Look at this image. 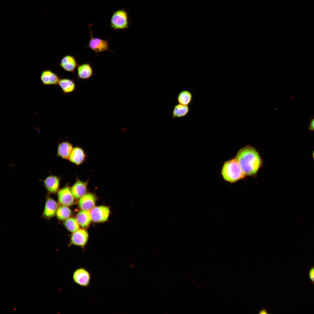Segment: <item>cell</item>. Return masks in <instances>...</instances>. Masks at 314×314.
Segmentation results:
<instances>
[{"label": "cell", "instance_id": "5", "mask_svg": "<svg viewBox=\"0 0 314 314\" xmlns=\"http://www.w3.org/2000/svg\"><path fill=\"white\" fill-rule=\"evenodd\" d=\"M89 28L90 38L87 47L90 48L96 53L108 51L112 53L109 49L108 42L109 40H105L102 39L94 37L92 34L91 29V25H88Z\"/></svg>", "mask_w": 314, "mask_h": 314}, {"label": "cell", "instance_id": "24", "mask_svg": "<svg viewBox=\"0 0 314 314\" xmlns=\"http://www.w3.org/2000/svg\"><path fill=\"white\" fill-rule=\"evenodd\" d=\"M308 275L311 283L314 285V265L312 266L309 269Z\"/></svg>", "mask_w": 314, "mask_h": 314}, {"label": "cell", "instance_id": "23", "mask_svg": "<svg viewBox=\"0 0 314 314\" xmlns=\"http://www.w3.org/2000/svg\"><path fill=\"white\" fill-rule=\"evenodd\" d=\"M64 225L67 229L71 232H74L79 230V224L74 218H70L66 220Z\"/></svg>", "mask_w": 314, "mask_h": 314}, {"label": "cell", "instance_id": "14", "mask_svg": "<svg viewBox=\"0 0 314 314\" xmlns=\"http://www.w3.org/2000/svg\"><path fill=\"white\" fill-rule=\"evenodd\" d=\"M96 200V197L93 194L86 193L80 198L78 205L81 209L88 211L94 208Z\"/></svg>", "mask_w": 314, "mask_h": 314}, {"label": "cell", "instance_id": "26", "mask_svg": "<svg viewBox=\"0 0 314 314\" xmlns=\"http://www.w3.org/2000/svg\"><path fill=\"white\" fill-rule=\"evenodd\" d=\"M260 313H267L266 311L265 310H263L260 312Z\"/></svg>", "mask_w": 314, "mask_h": 314}, {"label": "cell", "instance_id": "12", "mask_svg": "<svg viewBox=\"0 0 314 314\" xmlns=\"http://www.w3.org/2000/svg\"><path fill=\"white\" fill-rule=\"evenodd\" d=\"M88 238V233L87 231L80 229L72 234L71 237V243L83 248L87 243Z\"/></svg>", "mask_w": 314, "mask_h": 314}, {"label": "cell", "instance_id": "7", "mask_svg": "<svg viewBox=\"0 0 314 314\" xmlns=\"http://www.w3.org/2000/svg\"><path fill=\"white\" fill-rule=\"evenodd\" d=\"M57 196L58 202L62 205L69 206L74 203V197L71 188L68 186H66L59 190Z\"/></svg>", "mask_w": 314, "mask_h": 314}, {"label": "cell", "instance_id": "27", "mask_svg": "<svg viewBox=\"0 0 314 314\" xmlns=\"http://www.w3.org/2000/svg\"><path fill=\"white\" fill-rule=\"evenodd\" d=\"M312 156L314 160V149L313 150L312 153Z\"/></svg>", "mask_w": 314, "mask_h": 314}, {"label": "cell", "instance_id": "17", "mask_svg": "<svg viewBox=\"0 0 314 314\" xmlns=\"http://www.w3.org/2000/svg\"><path fill=\"white\" fill-rule=\"evenodd\" d=\"M73 148L72 144L69 141H61L58 144L57 156L63 159H68Z\"/></svg>", "mask_w": 314, "mask_h": 314}, {"label": "cell", "instance_id": "2", "mask_svg": "<svg viewBox=\"0 0 314 314\" xmlns=\"http://www.w3.org/2000/svg\"><path fill=\"white\" fill-rule=\"evenodd\" d=\"M221 174L224 180L231 183L236 182L245 177L235 158L224 163Z\"/></svg>", "mask_w": 314, "mask_h": 314}, {"label": "cell", "instance_id": "15", "mask_svg": "<svg viewBox=\"0 0 314 314\" xmlns=\"http://www.w3.org/2000/svg\"><path fill=\"white\" fill-rule=\"evenodd\" d=\"M88 182V181L85 182L79 179H76L71 188L72 194L75 198H80L86 194Z\"/></svg>", "mask_w": 314, "mask_h": 314}, {"label": "cell", "instance_id": "18", "mask_svg": "<svg viewBox=\"0 0 314 314\" xmlns=\"http://www.w3.org/2000/svg\"><path fill=\"white\" fill-rule=\"evenodd\" d=\"M58 85L61 88L63 94H69L74 91L76 89V84L74 80L67 78H60Z\"/></svg>", "mask_w": 314, "mask_h": 314}, {"label": "cell", "instance_id": "3", "mask_svg": "<svg viewBox=\"0 0 314 314\" xmlns=\"http://www.w3.org/2000/svg\"><path fill=\"white\" fill-rule=\"evenodd\" d=\"M129 24L128 12L125 9L117 10L112 15L110 26L114 30L126 29L129 28Z\"/></svg>", "mask_w": 314, "mask_h": 314}, {"label": "cell", "instance_id": "10", "mask_svg": "<svg viewBox=\"0 0 314 314\" xmlns=\"http://www.w3.org/2000/svg\"><path fill=\"white\" fill-rule=\"evenodd\" d=\"M78 65L76 58L74 56L67 55L63 56L59 63L58 66L64 70L73 73Z\"/></svg>", "mask_w": 314, "mask_h": 314}, {"label": "cell", "instance_id": "25", "mask_svg": "<svg viewBox=\"0 0 314 314\" xmlns=\"http://www.w3.org/2000/svg\"><path fill=\"white\" fill-rule=\"evenodd\" d=\"M308 129L310 131H314V117L310 122Z\"/></svg>", "mask_w": 314, "mask_h": 314}, {"label": "cell", "instance_id": "9", "mask_svg": "<svg viewBox=\"0 0 314 314\" xmlns=\"http://www.w3.org/2000/svg\"><path fill=\"white\" fill-rule=\"evenodd\" d=\"M58 207L57 202L50 196L47 197L42 213L43 216L49 219L54 217Z\"/></svg>", "mask_w": 314, "mask_h": 314}, {"label": "cell", "instance_id": "1", "mask_svg": "<svg viewBox=\"0 0 314 314\" xmlns=\"http://www.w3.org/2000/svg\"><path fill=\"white\" fill-rule=\"evenodd\" d=\"M235 158L245 177L255 176L263 165V160L258 152L249 145L240 149Z\"/></svg>", "mask_w": 314, "mask_h": 314}, {"label": "cell", "instance_id": "11", "mask_svg": "<svg viewBox=\"0 0 314 314\" xmlns=\"http://www.w3.org/2000/svg\"><path fill=\"white\" fill-rule=\"evenodd\" d=\"M94 71L91 65L89 63L78 64L77 67V79L88 80L93 75Z\"/></svg>", "mask_w": 314, "mask_h": 314}, {"label": "cell", "instance_id": "8", "mask_svg": "<svg viewBox=\"0 0 314 314\" xmlns=\"http://www.w3.org/2000/svg\"><path fill=\"white\" fill-rule=\"evenodd\" d=\"M60 79L56 73L50 69L43 70L40 76V80L44 86H57Z\"/></svg>", "mask_w": 314, "mask_h": 314}, {"label": "cell", "instance_id": "20", "mask_svg": "<svg viewBox=\"0 0 314 314\" xmlns=\"http://www.w3.org/2000/svg\"><path fill=\"white\" fill-rule=\"evenodd\" d=\"M189 110L188 105L179 104L174 107L172 112V117L176 118L184 117L188 114Z\"/></svg>", "mask_w": 314, "mask_h": 314}, {"label": "cell", "instance_id": "22", "mask_svg": "<svg viewBox=\"0 0 314 314\" xmlns=\"http://www.w3.org/2000/svg\"><path fill=\"white\" fill-rule=\"evenodd\" d=\"M72 213L71 210L67 206L62 205L58 207L56 215L58 220H64L69 218Z\"/></svg>", "mask_w": 314, "mask_h": 314}, {"label": "cell", "instance_id": "4", "mask_svg": "<svg viewBox=\"0 0 314 314\" xmlns=\"http://www.w3.org/2000/svg\"><path fill=\"white\" fill-rule=\"evenodd\" d=\"M72 279L74 283L81 287H88L91 284V273L84 267L75 269L72 273Z\"/></svg>", "mask_w": 314, "mask_h": 314}, {"label": "cell", "instance_id": "13", "mask_svg": "<svg viewBox=\"0 0 314 314\" xmlns=\"http://www.w3.org/2000/svg\"><path fill=\"white\" fill-rule=\"evenodd\" d=\"M44 186L49 193L54 194L58 192L60 186L58 177L53 175L47 177L43 181Z\"/></svg>", "mask_w": 314, "mask_h": 314}, {"label": "cell", "instance_id": "16", "mask_svg": "<svg viewBox=\"0 0 314 314\" xmlns=\"http://www.w3.org/2000/svg\"><path fill=\"white\" fill-rule=\"evenodd\" d=\"M86 158V154L83 149L77 146L74 148L68 160L71 163L79 165L84 162Z\"/></svg>", "mask_w": 314, "mask_h": 314}, {"label": "cell", "instance_id": "6", "mask_svg": "<svg viewBox=\"0 0 314 314\" xmlns=\"http://www.w3.org/2000/svg\"><path fill=\"white\" fill-rule=\"evenodd\" d=\"M110 213L109 208L105 206H99L94 208L90 212L92 220L95 222L106 221Z\"/></svg>", "mask_w": 314, "mask_h": 314}, {"label": "cell", "instance_id": "21", "mask_svg": "<svg viewBox=\"0 0 314 314\" xmlns=\"http://www.w3.org/2000/svg\"><path fill=\"white\" fill-rule=\"evenodd\" d=\"M192 95L191 92L187 90H183L179 94L177 99L179 104L188 105L192 100Z\"/></svg>", "mask_w": 314, "mask_h": 314}, {"label": "cell", "instance_id": "19", "mask_svg": "<svg viewBox=\"0 0 314 314\" xmlns=\"http://www.w3.org/2000/svg\"><path fill=\"white\" fill-rule=\"evenodd\" d=\"M76 220L79 225L83 228L88 226L92 220L91 214L88 210H82L77 214Z\"/></svg>", "mask_w": 314, "mask_h": 314}]
</instances>
